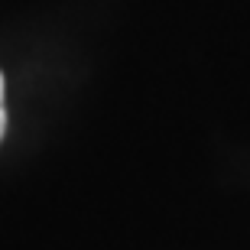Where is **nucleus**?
Masks as SVG:
<instances>
[{"instance_id":"f257e3e1","label":"nucleus","mask_w":250,"mask_h":250,"mask_svg":"<svg viewBox=\"0 0 250 250\" xmlns=\"http://www.w3.org/2000/svg\"><path fill=\"white\" fill-rule=\"evenodd\" d=\"M3 127H7V114H3V75H0V140H3Z\"/></svg>"}]
</instances>
